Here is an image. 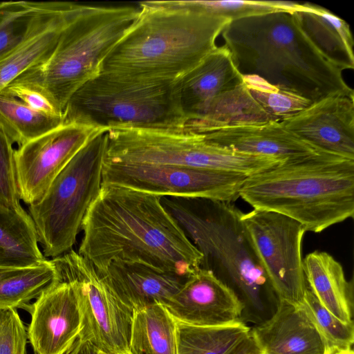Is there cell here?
Returning <instances> with one entry per match:
<instances>
[{"mask_svg": "<svg viewBox=\"0 0 354 354\" xmlns=\"http://www.w3.org/2000/svg\"><path fill=\"white\" fill-rule=\"evenodd\" d=\"M293 15L304 35L329 63L342 71L354 68V42L346 21L311 3H301Z\"/></svg>", "mask_w": 354, "mask_h": 354, "instance_id": "cell-22", "label": "cell"}, {"mask_svg": "<svg viewBox=\"0 0 354 354\" xmlns=\"http://www.w3.org/2000/svg\"><path fill=\"white\" fill-rule=\"evenodd\" d=\"M13 142L0 127V202L17 209H23L20 204Z\"/></svg>", "mask_w": 354, "mask_h": 354, "instance_id": "cell-33", "label": "cell"}, {"mask_svg": "<svg viewBox=\"0 0 354 354\" xmlns=\"http://www.w3.org/2000/svg\"><path fill=\"white\" fill-rule=\"evenodd\" d=\"M281 123L317 147L354 160V95H328Z\"/></svg>", "mask_w": 354, "mask_h": 354, "instance_id": "cell-16", "label": "cell"}, {"mask_svg": "<svg viewBox=\"0 0 354 354\" xmlns=\"http://www.w3.org/2000/svg\"><path fill=\"white\" fill-rule=\"evenodd\" d=\"M35 226L24 209L0 202V266H36L46 259L38 245Z\"/></svg>", "mask_w": 354, "mask_h": 354, "instance_id": "cell-24", "label": "cell"}, {"mask_svg": "<svg viewBox=\"0 0 354 354\" xmlns=\"http://www.w3.org/2000/svg\"><path fill=\"white\" fill-rule=\"evenodd\" d=\"M243 77L249 92L272 121L281 122L307 108L313 102L271 86L259 77Z\"/></svg>", "mask_w": 354, "mask_h": 354, "instance_id": "cell-30", "label": "cell"}, {"mask_svg": "<svg viewBox=\"0 0 354 354\" xmlns=\"http://www.w3.org/2000/svg\"><path fill=\"white\" fill-rule=\"evenodd\" d=\"M228 354H264L251 333Z\"/></svg>", "mask_w": 354, "mask_h": 354, "instance_id": "cell-36", "label": "cell"}, {"mask_svg": "<svg viewBox=\"0 0 354 354\" xmlns=\"http://www.w3.org/2000/svg\"><path fill=\"white\" fill-rule=\"evenodd\" d=\"M104 160L173 165L246 176L255 174L260 167L257 156L212 144L186 129L108 130Z\"/></svg>", "mask_w": 354, "mask_h": 354, "instance_id": "cell-9", "label": "cell"}, {"mask_svg": "<svg viewBox=\"0 0 354 354\" xmlns=\"http://www.w3.org/2000/svg\"><path fill=\"white\" fill-rule=\"evenodd\" d=\"M115 295L134 310L155 304L165 305L186 278L139 263L111 262L97 271Z\"/></svg>", "mask_w": 354, "mask_h": 354, "instance_id": "cell-20", "label": "cell"}, {"mask_svg": "<svg viewBox=\"0 0 354 354\" xmlns=\"http://www.w3.org/2000/svg\"><path fill=\"white\" fill-rule=\"evenodd\" d=\"M325 343L326 347L352 348L353 323L341 321L324 307L308 288L300 305Z\"/></svg>", "mask_w": 354, "mask_h": 354, "instance_id": "cell-32", "label": "cell"}, {"mask_svg": "<svg viewBox=\"0 0 354 354\" xmlns=\"http://www.w3.org/2000/svg\"><path fill=\"white\" fill-rule=\"evenodd\" d=\"M50 261L56 274L75 289L82 314L79 338L103 354H130L133 310L78 252L71 250Z\"/></svg>", "mask_w": 354, "mask_h": 354, "instance_id": "cell-10", "label": "cell"}, {"mask_svg": "<svg viewBox=\"0 0 354 354\" xmlns=\"http://www.w3.org/2000/svg\"><path fill=\"white\" fill-rule=\"evenodd\" d=\"M62 124V116L35 110L15 97L0 92V127L19 147Z\"/></svg>", "mask_w": 354, "mask_h": 354, "instance_id": "cell-28", "label": "cell"}, {"mask_svg": "<svg viewBox=\"0 0 354 354\" xmlns=\"http://www.w3.org/2000/svg\"><path fill=\"white\" fill-rule=\"evenodd\" d=\"M28 339L34 354H64L79 337L82 314L75 289L56 274L30 306Z\"/></svg>", "mask_w": 354, "mask_h": 354, "instance_id": "cell-14", "label": "cell"}, {"mask_svg": "<svg viewBox=\"0 0 354 354\" xmlns=\"http://www.w3.org/2000/svg\"><path fill=\"white\" fill-rule=\"evenodd\" d=\"M224 46L243 77L254 76L312 102L334 94L354 95L342 71L315 48L290 12L231 21Z\"/></svg>", "mask_w": 354, "mask_h": 354, "instance_id": "cell-3", "label": "cell"}, {"mask_svg": "<svg viewBox=\"0 0 354 354\" xmlns=\"http://www.w3.org/2000/svg\"><path fill=\"white\" fill-rule=\"evenodd\" d=\"M102 354H103V353H102Z\"/></svg>", "mask_w": 354, "mask_h": 354, "instance_id": "cell-39", "label": "cell"}, {"mask_svg": "<svg viewBox=\"0 0 354 354\" xmlns=\"http://www.w3.org/2000/svg\"><path fill=\"white\" fill-rule=\"evenodd\" d=\"M55 277L50 260L32 266H0V308H30L29 302L37 299Z\"/></svg>", "mask_w": 354, "mask_h": 354, "instance_id": "cell-26", "label": "cell"}, {"mask_svg": "<svg viewBox=\"0 0 354 354\" xmlns=\"http://www.w3.org/2000/svg\"><path fill=\"white\" fill-rule=\"evenodd\" d=\"M196 133L218 146L247 154L281 160L327 152L287 130L277 121L225 125Z\"/></svg>", "mask_w": 354, "mask_h": 354, "instance_id": "cell-17", "label": "cell"}, {"mask_svg": "<svg viewBox=\"0 0 354 354\" xmlns=\"http://www.w3.org/2000/svg\"><path fill=\"white\" fill-rule=\"evenodd\" d=\"M176 321L223 326L243 321L245 306L234 291L209 270L200 268L164 305Z\"/></svg>", "mask_w": 354, "mask_h": 354, "instance_id": "cell-15", "label": "cell"}, {"mask_svg": "<svg viewBox=\"0 0 354 354\" xmlns=\"http://www.w3.org/2000/svg\"><path fill=\"white\" fill-rule=\"evenodd\" d=\"M303 268L307 286L320 304L341 321L353 323V280H347L340 263L314 251L303 259Z\"/></svg>", "mask_w": 354, "mask_h": 354, "instance_id": "cell-23", "label": "cell"}, {"mask_svg": "<svg viewBox=\"0 0 354 354\" xmlns=\"http://www.w3.org/2000/svg\"><path fill=\"white\" fill-rule=\"evenodd\" d=\"M52 3L26 1L0 3V60L32 34Z\"/></svg>", "mask_w": 354, "mask_h": 354, "instance_id": "cell-29", "label": "cell"}, {"mask_svg": "<svg viewBox=\"0 0 354 354\" xmlns=\"http://www.w3.org/2000/svg\"><path fill=\"white\" fill-rule=\"evenodd\" d=\"M239 197L319 233L354 215V160L331 153L286 160L248 176Z\"/></svg>", "mask_w": 354, "mask_h": 354, "instance_id": "cell-4", "label": "cell"}, {"mask_svg": "<svg viewBox=\"0 0 354 354\" xmlns=\"http://www.w3.org/2000/svg\"><path fill=\"white\" fill-rule=\"evenodd\" d=\"M243 83L228 49L224 45L217 46L174 82L186 124L201 119L216 98Z\"/></svg>", "mask_w": 354, "mask_h": 354, "instance_id": "cell-18", "label": "cell"}, {"mask_svg": "<svg viewBox=\"0 0 354 354\" xmlns=\"http://www.w3.org/2000/svg\"><path fill=\"white\" fill-rule=\"evenodd\" d=\"M64 354H102L95 346L79 337Z\"/></svg>", "mask_w": 354, "mask_h": 354, "instance_id": "cell-37", "label": "cell"}, {"mask_svg": "<svg viewBox=\"0 0 354 354\" xmlns=\"http://www.w3.org/2000/svg\"><path fill=\"white\" fill-rule=\"evenodd\" d=\"M176 354H228L250 333L242 321L223 326H195L176 321Z\"/></svg>", "mask_w": 354, "mask_h": 354, "instance_id": "cell-27", "label": "cell"}, {"mask_svg": "<svg viewBox=\"0 0 354 354\" xmlns=\"http://www.w3.org/2000/svg\"><path fill=\"white\" fill-rule=\"evenodd\" d=\"M264 354H324L326 345L301 306L278 300L272 314L251 328Z\"/></svg>", "mask_w": 354, "mask_h": 354, "instance_id": "cell-19", "label": "cell"}, {"mask_svg": "<svg viewBox=\"0 0 354 354\" xmlns=\"http://www.w3.org/2000/svg\"><path fill=\"white\" fill-rule=\"evenodd\" d=\"M130 354H176V324L161 304L133 311Z\"/></svg>", "mask_w": 354, "mask_h": 354, "instance_id": "cell-25", "label": "cell"}, {"mask_svg": "<svg viewBox=\"0 0 354 354\" xmlns=\"http://www.w3.org/2000/svg\"><path fill=\"white\" fill-rule=\"evenodd\" d=\"M324 354H354L352 348H339L336 347H326Z\"/></svg>", "mask_w": 354, "mask_h": 354, "instance_id": "cell-38", "label": "cell"}, {"mask_svg": "<svg viewBox=\"0 0 354 354\" xmlns=\"http://www.w3.org/2000/svg\"><path fill=\"white\" fill-rule=\"evenodd\" d=\"M81 6L72 2L53 1L32 34L0 60V92L26 71L50 57L64 27Z\"/></svg>", "mask_w": 354, "mask_h": 354, "instance_id": "cell-21", "label": "cell"}, {"mask_svg": "<svg viewBox=\"0 0 354 354\" xmlns=\"http://www.w3.org/2000/svg\"><path fill=\"white\" fill-rule=\"evenodd\" d=\"M241 219L277 299L300 306L307 289L304 226L284 215L255 209L243 212Z\"/></svg>", "mask_w": 354, "mask_h": 354, "instance_id": "cell-12", "label": "cell"}, {"mask_svg": "<svg viewBox=\"0 0 354 354\" xmlns=\"http://www.w3.org/2000/svg\"><path fill=\"white\" fill-rule=\"evenodd\" d=\"M106 131L89 140L43 197L29 205L45 258L69 252L76 241L84 218L102 187Z\"/></svg>", "mask_w": 354, "mask_h": 354, "instance_id": "cell-8", "label": "cell"}, {"mask_svg": "<svg viewBox=\"0 0 354 354\" xmlns=\"http://www.w3.org/2000/svg\"><path fill=\"white\" fill-rule=\"evenodd\" d=\"M248 176L167 165L104 160L102 183L158 195L232 203Z\"/></svg>", "mask_w": 354, "mask_h": 354, "instance_id": "cell-11", "label": "cell"}, {"mask_svg": "<svg viewBox=\"0 0 354 354\" xmlns=\"http://www.w3.org/2000/svg\"><path fill=\"white\" fill-rule=\"evenodd\" d=\"M167 210L203 255L201 268L211 270L237 295L244 315L268 319L278 299L232 203L162 197Z\"/></svg>", "mask_w": 354, "mask_h": 354, "instance_id": "cell-5", "label": "cell"}, {"mask_svg": "<svg viewBox=\"0 0 354 354\" xmlns=\"http://www.w3.org/2000/svg\"><path fill=\"white\" fill-rule=\"evenodd\" d=\"M187 7L234 21L275 12H294L301 3L283 1H180Z\"/></svg>", "mask_w": 354, "mask_h": 354, "instance_id": "cell-31", "label": "cell"}, {"mask_svg": "<svg viewBox=\"0 0 354 354\" xmlns=\"http://www.w3.org/2000/svg\"><path fill=\"white\" fill-rule=\"evenodd\" d=\"M28 333L15 308H0V354H26Z\"/></svg>", "mask_w": 354, "mask_h": 354, "instance_id": "cell-34", "label": "cell"}, {"mask_svg": "<svg viewBox=\"0 0 354 354\" xmlns=\"http://www.w3.org/2000/svg\"><path fill=\"white\" fill-rule=\"evenodd\" d=\"M133 23L102 62L100 73L153 82H175L216 47L230 20L180 1L139 3Z\"/></svg>", "mask_w": 354, "mask_h": 354, "instance_id": "cell-2", "label": "cell"}, {"mask_svg": "<svg viewBox=\"0 0 354 354\" xmlns=\"http://www.w3.org/2000/svg\"><path fill=\"white\" fill-rule=\"evenodd\" d=\"M1 92L15 97L35 110L51 115L62 116L41 94L25 86L15 84H10Z\"/></svg>", "mask_w": 354, "mask_h": 354, "instance_id": "cell-35", "label": "cell"}, {"mask_svg": "<svg viewBox=\"0 0 354 354\" xmlns=\"http://www.w3.org/2000/svg\"><path fill=\"white\" fill-rule=\"evenodd\" d=\"M138 12V6L82 5L50 57L10 84L38 92L62 115L73 94L100 74L102 62Z\"/></svg>", "mask_w": 354, "mask_h": 354, "instance_id": "cell-6", "label": "cell"}, {"mask_svg": "<svg viewBox=\"0 0 354 354\" xmlns=\"http://www.w3.org/2000/svg\"><path fill=\"white\" fill-rule=\"evenodd\" d=\"M63 124L113 129H185L174 82L120 78L100 73L75 91Z\"/></svg>", "mask_w": 354, "mask_h": 354, "instance_id": "cell-7", "label": "cell"}, {"mask_svg": "<svg viewBox=\"0 0 354 354\" xmlns=\"http://www.w3.org/2000/svg\"><path fill=\"white\" fill-rule=\"evenodd\" d=\"M162 198L102 183L82 221L78 254L97 271L120 261L189 277L201 267L203 255Z\"/></svg>", "mask_w": 354, "mask_h": 354, "instance_id": "cell-1", "label": "cell"}, {"mask_svg": "<svg viewBox=\"0 0 354 354\" xmlns=\"http://www.w3.org/2000/svg\"><path fill=\"white\" fill-rule=\"evenodd\" d=\"M104 129L79 124H62L15 150L20 199L28 205L39 201L55 178L78 151Z\"/></svg>", "mask_w": 354, "mask_h": 354, "instance_id": "cell-13", "label": "cell"}]
</instances>
